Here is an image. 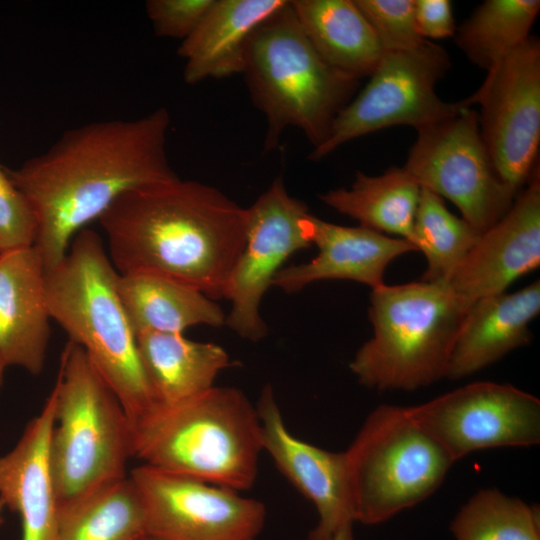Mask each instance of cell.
I'll list each match as a JSON object with an SVG mask.
<instances>
[{"mask_svg":"<svg viewBox=\"0 0 540 540\" xmlns=\"http://www.w3.org/2000/svg\"><path fill=\"white\" fill-rule=\"evenodd\" d=\"M317 255L308 262L282 268L272 286L296 293L321 280H352L371 290L382 286L387 266L397 257L418 251L409 241L363 226L333 224L308 214L304 221Z\"/></svg>","mask_w":540,"mask_h":540,"instance_id":"cell-17","label":"cell"},{"mask_svg":"<svg viewBox=\"0 0 540 540\" xmlns=\"http://www.w3.org/2000/svg\"><path fill=\"white\" fill-rule=\"evenodd\" d=\"M246 209L245 245L223 295L231 302L225 324L240 337L257 342L268 332L259 312L264 294L286 260L311 246L304 225L310 212L287 192L280 177Z\"/></svg>","mask_w":540,"mask_h":540,"instance_id":"cell-14","label":"cell"},{"mask_svg":"<svg viewBox=\"0 0 540 540\" xmlns=\"http://www.w3.org/2000/svg\"><path fill=\"white\" fill-rule=\"evenodd\" d=\"M306 37L332 68L355 79L369 77L384 51L354 0H294Z\"/></svg>","mask_w":540,"mask_h":540,"instance_id":"cell-23","label":"cell"},{"mask_svg":"<svg viewBox=\"0 0 540 540\" xmlns=\"http://www.w3.org/2000/svg\"><path fill=\"white\" fill-rule=\"evenodd\" d=\"M98 221L119 274L161 275L217 300L245 245L247 209L177 177L124 193Z\"/></svg>","mask_w":540,"mask_h":540,"instance_id":"cell-2","label":"cell"},{"mask_svg":"<svg viewBox=\"0 0 540 540\" xmlns=\"http://www.w3.org/2000/svg\"><path fill=\"white\" fill-rule=\"evenodd\" d=\"M35 236L31 205L0 165V254L33 246Z\"/></svg>","mask_w":540,"mask_h":540,"instance_id":"cell-31","label":"cell"},{"mask_svg":"<svg viewBox=\"0 0 540 540\" xmlns=\"http://www.w3.org/2000/svg\"><path fill=\"white\" fill-rule=\"evenodd\" d=\"M142 365L158 406H172L214 387L218 374L231 366L219 345L183 334L145 332L137 335Z\"/></svg>","mask_w":540,"mask_h":540,"instance_id":"cell-22","label":"cell"},{"mask_svg":"<svg viewBox=\"0 0 540 540\" xmlns=\"http://www.w3.org/2000/svg\"><path fill=\"white\" fill-rule=\"evenodd\" d=\"M6 367H7V365H6L5 361L3 360V358L0 355V388H1L2 383H3L4 372H5Z\"/></svg>","mask_w":540,"mask_h":540,"instance_id":"cell-35","label":"cell"},{"mask_svg":"<svg viewBox=\"0 0 540 540\" xmlns=\"http://www.w3.org/2000/svg\"><path fill=\"white\" fill-rule=\"evenodd\" d=\"M215 0H148L146 14L160 37L185 40L198 27Z\"/></svg>","mask_w":540,"mask_h":540,"instance_id":"cell-32","label":"cell"},{"mask_svg":"<svg viewBox=\"0 0 540 540\" xmlns=\"http://www.w3.org/2000/svg\"><path fill=\"white\" fill-rule=\"evenodd\" d=\"M262 451L256 407L233 387L158 406L134 425L142 464L237 491L253 486Z\"/></svg>","mask_w":540,"mask_h":540,"instance_id":"cell-4","label":"cell"},{"mask_svg":"<svg viewBox=\"0 0 540 540\" xmlns=\"http://www.w3.org/2000/svg\"><path fill=\"white\" fill-rule=\"evenodd\" d=\"M51 393L49 459L60 505L126 477L133 423L77 344H66Z\"/></svg>","mask_w":540,"mask_h":540,"instance_id":"cell-7","label":"cell"},{"mask_svg":"<svg viewBox=\"0 0 540 540\" xmlns=\"http://www.w3.org/2000/svg\"><path fill=\"white\" fill-rule=\"evenodd\" d=\"M118 277L100 235L84 228L65 256L45 270V294L51 319L85 351L134 426L157 404L119 296Z\"/></svg>","mask_w":540,"mask_h":540,"instance_id":"cell-3","label":"cell"},{"mask_svg":"<svg viewBox=\"0 0 540 540\" xmlns=\"http://www.w3.org/2000/svg\"><path fill=\"white\" fill-rule=\"evenodd\" d=\"M285 0H215L194 32L182 41L187 84L242 74L252 32Z\"/></svg>","mask_w":540,"mask_h":540,"instance_id":"cell-21","label":"cell"},{"mask_svg":"<svg viewBox=\"0 0 540 540\" xmlns=\"http://www.w3.org/2000/svg\"><path fill=\"white\" fill-rule=\"evenodd\" d=\"M464 100L480 107L483 142L503 182L519 193L536 168L540 143L539 39L530 36Z\"/></svg>","mask_w":540,"mask_h":540,"instance_id":"cell-11","label":"cell"},{"mask_svg":"<svg viewBox=\"0 0 540 540\" xmlns=\"http://www.w3.org/2000/svg\"><path fill=\"white\" fill-rule=\"evenodd\" d=\"M242 74L253 104L267 120L265 151L273 150L290 126L302 130L313 148L321 145L360 82L320 57L290 1L250 35Z\"/></svg>","mask_w":540,"mask_h":540,"instance_id":"cell-6","label":"cell"},{"mask_svg":"<svg viewBox=\"0 0 540 540\" xmlns=\"http://www.w3.org/2000/svg\"><path fill=\"white\" fill-rule=\"evenodd\" d=\"M354 522H385L431 496L454 462L410 416L382 404L366 417L347 450Z\"/></svg>","mask_w":540,"mask_h":540,"instance_id":"cell-8","label":"cell"},{"mask_svg":"<svg viewBox=\"0 0 540 540\" xmlns=\"http://www.w3.org/2000/svg\"><path fill=\"white\" fill-rule=\"evenodd\" d=\"M45 267L31 246L0 254V355L7 366L42 372L50 339Z\"/></svg>","mask_w":540,"mask_h":540,"instance_id":"cell-19","label":"cell"},{"mask_svg":"<svg viewBox=\"0 0 540 540\" xmlns=\"http://www.w3.org/2000/svg\"><path fill=\"white\" fill-rule=\"evenodd\" d=\"M455 540H540V511L496 488L476 492L450 524Z\"/></svg>","mask_w":540,"mask_h":540,"instance_id":"cell-29","label":"cell"},{"mask_svg":"<svg viewBox=\"0 0 540 540\" xmlns=\"http://www.w3.org/2000/svg\"><path fill=\"white\" fill-rule=\"evenodd\" d=\"M146 536L143 500L129 474L60 505L58 540H141Z\"/></svg>","mask_w":540,"mask_h":540,"instance_id":"cell-26","label":"cell"},{"mask_svg":"<svg viewBox=\"0 0 540 540\" xmlns=\"http://www.w3.org/2000/svg\"><path fill=\"white\" fill-rule=\"evenodd\" d=\"M414 10L417 29L424 40L454 36L456 25L449 0H414Z\"/></svg>","mask_w":540,"mask_h":540,"instance_id":"cell-33","label":"cell"},{"mask_svg":"<svg viewBox=\"0 0 540 540\" xmlns=\"http://www.w3.org/2000/svg\"><path fill=\"white\" fill-rule=\"evenodd\" d=\"M54 421L50 393L15 446L0 456V501L18 514L21 540H58L60 503L49 459Z\"/></svg>","mask_w":540,"mask_h":540,"instance_id":"cell-18","label":"cell"},{"mask_svg":"<svg viewBox=\"0 0 540 540\" xmlns=\"http://www.w3.org/2000/svg\"><path fill=\"white\" fill-rule=\"evenodd\" d=\"M540 264V177L538 166L528 186L505 215L482 233L449 285L469 305L505 292Z\"/></svg>","mask_w":540,"mask_h":540,"instance_id":"cell-16","label":"cell"},{"mask_svg":"<svg viewBox=\"0 0 540 540\" xmlns=\"http://www.w3.org/2000/svg\"><path fill=\"white\" fill-rule=\"evenodd\" d=\"M403 168L422 188L450 200L479 234L505 215L518 194L499 176L471 107L418 130Z\"/></svg>","mask_w":540,"mask_h":540,"instance_id":"cell-10","label":"cell"},{"mask_svg":"<svg viewBox=\"0 0 540 540\" xmlns=\"http://www.w3.org/2000/svg\"><path fill=\"white\" fill-rule=\"evenodd\" d=\"M539 11V0H486L456 27L455 43L488 72L530 38Z\"/></svg>","mask_w":540,"mask_h":540,"instance_id":"cell-27","label":"cell"},{"mask_svg":"<svg viewBox=\"0 0 540 540\" xmlns=\"http://www.w3.org/2000/svg\"><path fill=\"white\" fill-rule=\"evenodd\" d=\"M169 125L164 107L137 119L90 122L66 130L20 167H5L33 210V247L45 270L121 195L178 177L167 155Z\"/></svg>","mask_w":540,"mask_h":540,"instance_id":"cell-1","label":"cell"},{"mask_svg":"<svg viewBox=\"0 0 540 540\" xmlns=\"http://www.w3.org/2000/svg\"><path fill=\"white\" fill-rule=\"evenodd\" d=\"M470 306L448 282L421 280L371 290L373 335L350 362L352 373L377 391H413L446 377Z\"/></svg>","mask_w":540,"mask_h":540,"instance_id":"cell-5","label":"cell"},{"mask_svg":"<svg viewBox=\"0 0 540 540\" xmlns=\"http://www.w3.org/2000/svg\"><path fill=\"white\" fill-rule=\"evenodd\" d=\"M481 234L451 213L443 199L421 187L414 221V246L427 260L422 281L449 282Z\"/></svg>","mask_w":540,"mask_h":540,"instance_id":"cell-28","label":"cell"},{"mask_svg":"<svg viewBox=\"0 0 540 540\" xmlns=\"http://www.w3.org/2000/svg\"><path fill=\"white\" fill-rule=\"evenodd\" d=\"M129 476L143 500L147 535L158 540H255L264 527V504L240 491L145 464Z\"/></svg>","mask_w":540,"mask_h":540,"instance_id":"cell-13","label":"cell"},{"mask_svg":"<svg viewBox=\"0 0 540 540\" xmlns=\"http://www.w3.org/2000/svg\"><path fill=\"white\" fill-rule=\"evenodd\" d=\"M540 312V283L514 293L481 298L469 307L450 358L446 378L461 379L530 343L531 321Z\"/></svg>","mask_w":540,"mask_h":540,"instance_id":"cell-20","label":"cell"},{"mask_svg":"<svg viewBox=\"0 0 540 540\" xmlns=\"http://www.w3.org/2000/svg\"><path fill=\"white\" fill-rule=\"evenodd\" d=\"M3 508H4V505L0 501V525L3 523V518H2V510H3Z\"/></svg>","mask_w":540,"mask_h":540,"instance_id":"cell-36","label":"cell"},{"mask_svg":"<svg viewBox=\"0 0 540 540\" xmlns=\"http://www.w3.org/2000/svg\"><path fill=\"white\" fill-rule=\"evenodd\" d=\"M118 292L136 335L183 334L190 327H220L226 316L215 300L177 280L151 273L119 274Z\"/></svg>","mask_w":540,"mask_h":540,"instance_id":"cell-24","label":"cell"},{"mask_svg":"<svg viewBox=\"0 0 540 540\" xmlns=\"http://www.w3.org/2000/svg\"><path fill=\"white\" fill-rule=\"evenodd\" d=\"M421 186L403 167H391L377 176L357 172L350 188H337L319 195L340 214L360 226L399 236L414 245V221Z\"/></svg>","mask_w":540,"mask_h":540,"instance_id":"cell-25","label":"cell"},{"mask_svg":"<svg viewBox=\"0 0 540 540\" xmlns=\"http://www.w3.org/2000/svg\"><path fill=\"white\" fill-rule=\"evenodd\" d=\"M141 540H158V539L153 538V537L147 535L146 537H144V538L141 539Z\"/></svg>","mask_w":540,"mask_h":540,"instance_id":"cell-37","label":"cell"},{"mask_svg":"<svg viewBox=\"0 0 540 540\" xmlns=\"http://www.w3.org/2000/svg\"><path fill=\"white\" fill-rule=\"evenodd\" d=\"M332 540H355L353 534V523H347L340 528Z\"/></svg>","mask_w":540,"mask_h":540,"instance_id":"cell-34","label":"cell"},{"mask_svg":"<svg viewBox=\"0 0 540 540\" xmlns=\"http://www.w3.org/2000/svg\"><path fill=\"white\" fill-rule=\"evenodd\" d=\"M407 410L454 463L478 450L540 442V400L511 384L474 382Z\"/></svg>","mask_w":540,"mask_h":540,"instance_id":"cell-12","label":"cell"},{"mask_svg":"<svg viewBox=\"0 0 540 540\" xmlns=\"http://www.w3.org/2000/svg\"><path fill=\"white\" fill-rule=\"evenodd\" d=\"M451 67L448 52L432 41L403 51L384 52L365 87L336 116L326 140L309 154L319 161L358 137L394 126L416 131L470 107L447 102L437 83Z\"/></svg>","mask_w":540,"mask_h":540,"instance_id":"cell-9","label":"cell"},{"mask_svg":"<svg viewBox=\"0 0 540 540\" xmlns=\"http://www.w3.org/2000/svg\"><path fill=\"white\" fill-rule=\"evenodd\" d=\"M384 52L403 51L422 44L414 0H354Z\"/></svg>","mask_w":540,"mask_h":540,"instance_id":"cell-30","label":"cell"},{"mask_svg":"<svg viewBox=\"0 0 540 540\" xmlns=\"http://www.w3.org/2000/svg\"><path fill=\"white\" fill-rule=\"evenodd\" d=\"M256 410L263 451L316 508L318 522L308 540H332L345 524L354 523L345 452L328 451L294 436L269 384Z\"/></svg>","mask_w":540,"mask_h":540,"instance_id":"cell-15","label":"cell"}]
</instances>
